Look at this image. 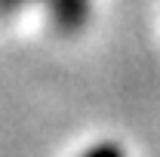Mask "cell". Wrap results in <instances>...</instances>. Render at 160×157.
Wrapping results in <instances>:
<instances>
[{"instance_id": "7a4b0ae2", "label": "cell", "mask_w": 160, "mask_h": 157, "mask_svg": "<svg viewBox=\"0 0 160 157\" xmlns=\"http://www.w3.org/2000/svg\"><path fill=\"white\" fill-rule=\"evenodd\" d=\"M80 157H126V151L120 148L117 142H108V139H105V142H96V145H89V148H86Z\"/></svg>"}, {"instance_id": "6da1fadb", "label": "cell", "mask_w": 160, "mask_h": 157, "mask_svg": "<svg viewBox=\"0 0 160 157\" xmlns=\"http://www.w3.org/2000/svg\"><path fill=\"white\" fill-rule=\"evenodd\" d=\"M25 6H40L46 13L49 25L62 34H80L92 22L96 0H0V13H22Z\"/></svg>"}]
</instances>
